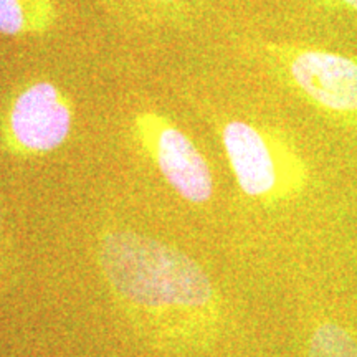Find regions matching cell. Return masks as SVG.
Listing matches in <instances>:
<instances>
[{
  "label": "cell",
  "instance_id": "cell-8",
  "mask_svg": "<svg viewBox=\"0 0 357 357\" xmlns=\"http://www.w3.org/2000/svg\"><path fill=\"white\" fill-rule=\"evenodd\" d=\"M318 3L329 10L357 13V0H318Z\"/></svg>",
  "mask_w": 357,
  "mask_h": 357
},
{
  "label": "cell",
  "instance_id": "cell-1",
  "mask_svg": "<svg viewBox=\"0 0 357 357\" xmlns=\"http://www.w3.org/2000/svg\"><path fill=\"white\" fill-rule=\"evenodd\" d=\"M98 258L116 294L144 311H204L213 303L212 281L202 268L146 235L109 231L101 238Z\"/></svg>",
  "mask_w": 357,
  "mask_h": 357
},
{
  "label": "cell",
  "instance_id": "cell-3",
  "mask_svg": "<svg viewBox=\"0 0 357 357\" xmlns=\"http://www.w3.org/2000/svg\"><path fill=\"white\" fill-rule=\"evenodd\" d=\"M222 142L236 182L248 197H271L287 192L283 181L300 182L301 177L283 172L287 159L263 129L234 119L222 128Z\"/></svg>",
  "mask_w": 357,
  "mask_h": 357
},
{
  "label": "cell",
  "instance_id": "cell-4",
  "mask_svg": "<svg viewBox=\"0 0 357 357\" xmlns=\"http://www.w3.org/2000/svg\"><path fill=\"white\" fill-rule=\"evenodd\" d=\"M141 123L155 164L172 189L189 202H207L212 197L213 178L194 142L155 114H144Z\"/></svg>",
  "mask_w": 357,
  "mask_h": 357
},
{
  "label": "cell",
  "instance_id": "cell-6",
  "mask_svg": "<svg viewBox=\"0 0 357 357\" xmlns=\"http://www.w3.org/2000/svg\"><path fill=\"white\" fill-rule=\"evenodd\" d=\"M310 357H357V342L341 326L324 323L312 333Z\"/></svg>",
  "mask_w": 357,
  "mask_h": 357
},
{
  "label": "cell",
  "instance_id": "cell-2",
  "mask_svg": "<svg viewBox=\"0 0 357 357\" xmlns=\"http://www.w3.org/2000/svg\"><path fill=\"white\" fill-rule=\"evenodd\" d=\"M266 55L307 105L341 126H357V56L291 43L266 45Z\"/></svg>",
  "mask_w": 357,
  "mask_h": 357
},
{
  "label": "cell",
  "instance_id": "cell-5",
  "mask_svg": "<svg viewBox=\"0 0 357 357\" xmlns=\"http://www.w3.org/2000/svg\"><path fill=\"white\" fill-rule=\"evenodd\" d=\"M10 129L17 142L26 151L48 153L56 149L71 129L70 102L55 84L35 83L13 102Z\"/></svg>",
  "mask_w": 357,
  "mask_h": 357
},
{
  "label": "cell",
  "instance_id": "cell-7",
  "mask_svg": "<svg viewBox=\"0 0 357 357\" xmlns=\"http://www.w3.org/2000/svg\"><path fill=\"white\" fill-rule=\"evenodd\" d=\"M35 26L25 0H0V33L17 35Z\"/></svg>",
  "mask_w": 357,
  "mask_h": 357
},
{
  "label": "cell",
  "instance_id": "cell-9",
  "mask_svg": "<svg viewBox=\"0 0 357 357\" xmlns=\"http://www.w3.org/2000/svg\"><path fill=\"white\" fill-rule=\"evenodd\" d=\"M160 2H177V0H160Z\"/></svg>",
  "mask_w": 357,
  "mask_h": 357
}]
</instances>
